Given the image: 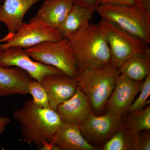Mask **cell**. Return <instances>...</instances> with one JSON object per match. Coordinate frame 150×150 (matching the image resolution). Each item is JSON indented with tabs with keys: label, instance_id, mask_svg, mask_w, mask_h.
<instances>
[{
	"label": "cell",
	"instance_id": "cell-5",
	"mask_svg": "<svg viewBox=\"0 0 150 150\" xmlns=\"http://www.w3.org/2000/svg\"><path fill=\"white\" fill-rule=\"evenodd\" d=\"M98 25L109 47L110 63L118 69L131 56L149 47L139 38L103 19Z\"/></svg>",
	"mask_w": 150,
	"mask_h": 150
},
{
	"label": "cell",
	"instance_id": "cell-4",
	"mask_svg": "<svg viewBox=\"0 0 150 150\" xmlns=\"http://www.w3.org/2000/svg\"><path fill=\"white\" fill-rule=\"evenodd\" d=\"M96 11L102 19L150 44V22L134 5L100 4Z\"/></svg>",
	"mask_w": 150,
	"mask_h": 150
},
{
	"label": "cell",
	"instance_id": "cell-11",
	"mask_svg": "<svg viewBox=\"0 0 150 150\" xmlns=\"http://www.w3.org/2000/svg\"><path fill=\"white\" fill-rule=\"evenodd\" d=\"M40 83L47 94L50 107L56 111L59 105L74 95L79 86L76 79L63 74L48 75Z\"/></svg>",
	"mask_w": 150,
	"mask_h": 150
},
{
	"label": "cell",
	"instance_id": "cell-16",
	"mask_svg": "<svg viewBox=\"0 0 150 150\" xmlns=\"http://www.w3.org/2000/svg\"><path fill=\"white\" fill-rule=\"evenodd\" d=\"M94 11L74 4L58 29L63 38L70 40L79 35L90 24Z\"/></svg>",
	"mask_w": 150,
	"mask_h": 150
},
{
	"label": "cell",
	"instance_id": "cell-24",
	"mask_svg": "<svg viewBox=\"0 0 150 150\" xmlns=\"http://www.w3.org/2000/svg\"><path fill=\"white\" fill-rule=\"evenodd\" d=\"M145 131L142 134L138 133V150H150V130Z\"/></svg>",
	"mask_w": 150,
	"mask_h": 150
},
{
	"label": "cell",
	"instance_id": "cell-7",
	"mask_svg": "<svg viewBox=\"0 0 150 150\" xmlns=\"http://www.w3.org/2000/svg\"><path fill=\"white\" fill-rule=\"evenodd\" d=\"M63 38L59 29L51 27L34 17L28 23H24L9 41L1 43L0 48L2 51L12 46L25 49L42 42L59 41Z\"/></svg>",
	"mask_w": 150,
	"mask_h": 150
},
{
	"label": "cell",
	"instance_id": "cell-22",
	"mask_svg": "<svg viewBox=\"0 0 150 150\" xmlns=\"http://www.w3.org/2000/svg\"><path fill=\"white\" fill-rule=\"evenodd\" d=\"M139 97L134 100L128 109V112L142 110L149 105L150 95V74L148 75L142 82V88Z\"/></svg>",
	"mask_w": 150,
	"mask_h": 150
},
{
	"label": "cell",
	"instance_id": "cell-15",
	"mask_svg": "<svg viewBox=\"0 0 150 150\" xmlns=\"http://www.w3.org/2000/svg\"><path fill=\"white\" fill-rule=\"evenodd\" d=\"M40 0H5L0 6V22L7 27L8 33L14 35L23 25L25 13Z\"/></svg>",
	"mask_w": 150,
	"mask_h": 150
},
{
	"label": "cell",
	"instance_id": "cell-13",
	"mask_svg": "<svg viewBox=\"0 0 150 150\" xmlns=\"http://www.w3.org/2000/svg\"><path fill=\"white\" fill-rule=\"evenodd\" d=\"M33 79L18 67H0V97L29 94L28 86Z\"/></svg>",
	"mask_w": 150,
	"mask_h": 150
},
{
	"label": "cell",
	"instance_id": "cell-8",
	"mask_svg": "<svg viewBox=\"0 0 150 150\" xmlns=\"http://www.w3.org/2000/svg\"><path fill=\"white\" fill-rule=\"evenodd\" d=\"M12 67L24 70L39 82L48 75L62 74L55 67L33 61L25 49L18 46L8 47L0 52V67Z\"/></svg>",
	"mask_w": 150,
	"mask_h": 150
},
{
	"label": "cell",
	"instance_id": "cell-3",
	"mask_svg": "<svg viewBox=\"0 0 150 150\" xmlns=\"http://www.w3.org/2000/svg\"><path fill=\"white\" fill-rule=\"evenodd\" d=\"M69 40L78 67L110 63L109 47L98 24L90 23L79 35Z\"/></svg>",
	"mask_w": 150,
	"mask_h": 150
},
{
	"label": "cell",
	"instance_id": "cell-21",
	"mask_svg": "<svg viewBox=\"0 0 150 150\" xmlns=\"http://www.w3.org/2000/svg\"><path fill=\"white\" fill-rule=\"evenodd\" d=\"M28 91L29 94L32 96L33 101L36 105L40 107L51 108L47 94L40 82L33 79L28 86Z\"/></svg>",
	"mask_w": 150,
	"mask_h": 150
},
{
	"label": "cell",
	"instance_id": "cell-27",
	"mask_svg": "<svg viewBox=\"0 0 150 150\" xmlns=\"http://www.w3.org/2000/svg\"><path fill=\"white\" fill-rule=\"evenodd\" d=\"M11 122V120L7 117H0V136L5 130L6 127Z\"/></svg>",
	"mask_w": 150,
	"mask_h": 150
},
{
	"label": "cell",
	"instance_id": "cell-12",
	"mask_svg": "<svg viewBox=\"0 0 150 150\" xmlns=\"http://www.w3.org/2000/svg\"><path fill=\"white\" fill-rule=\"evenodd\" d=\"M92 111L87 97L79 86L74 95L59 105L56 112L62 121L80 126Z\"/></svg>",
	"mask_w": 150,
	"mask_h": 150
},
{
	"label": "cell",
	"instance_id": "cell-26",
	"mask_svg": "<svg viewBox=\"0 0 150 150\" xmlns=\"http://www.w3.org/2000/svg\"><path fill=\"white\" fill-rule=\"evenodd\" d=\"M97 1L98 6L100 4L134 5L133 0H97Z\"/></svg>",
	"mask_w": 150,
	"mask_h": 150
},
{
	"label": "cell",
	"instance_id": "cell-29",
	"mask_svg": "<svg viewBox=\"0 0 150 150\" xmlns=\"http://www.w3.org/2000/svg\"><path fill=\"white\" fill-rule=\"evenodd\" d=\"M1 1V0H0V2Z\"/></svg>",
	"mask_w": 150,
	"mask_h": 150
},
{
	"label": "cell",
	"instance_id": "cell-2",
	"mask_svg": "<svg viewBox=\"0 0 150 150\" xmlns=\"http://www.w3.org/2000/svg\"><path fill=\"white\" fill-rule=\"evenodd\" d=\"M120 74L110 63L78 67L75 79L87 97L94 114L98 115L104 110Z\"/></svg>",
	"mask_w": 150,
	"mask_h": 150
},
{
	"label": "cell",
	"instance_id": "cell-23",
	"mask_svg": "<svg viewBox=\"0 0 150 150\" xmlns=\"http://www.w3.org/2000/svg\"><path fill=\"white\" fill-rule=\"evenodd\" d=\"M134 5L150 22V0H133Z\"/></svg>",
	"mask_w": 150,
	"mask_h": 150
},
{
	"label": "cell",
	"instance_id": "cell-19",
	"mask_svg": "<svg viewBox=\"0 0 150 150\" xmlns=\"http://www.w3.org/2000/svg\"><path fill=\"white\" fill-rule=\"evenodd\" d=\"M138 134L121 124L102 146L103 150H138Z\"/></svg>",
	"mask_w": 150,
	"mask_h": 150
},
{
	"label": "cell",
	"instance_id": "cell-20",
	"mask_svg": "<svg viewBox=\"0 0 150 150\" xmlns=\"http://www.w3.org/2000/svg\"><path fill=\"white\" fill-rule=\"evenodd\" d=\"M126 118L124 126L135 133L150 130V105L142 110L132 111Z\"/></svg>",
	"mask_w": 150,
	"mask_h": 150
},
{
	"label": "cell",
	"instance_id": "cell-1",
	"mask_svg": "<svg viewBox=\"0 0 150 150\" xmlns=\"http://www.w3.org/2000/svg\"><path fill=\"white\" fill-rule=\"evenodd\" d=\"M13 117L21 126L23 142L34 144L39 149L43 144L50 142L63 123L56 111L51 108L39 107L32 99L13 112Z\"/></svg>",
	"mask_w": 150,
	"mask_h": 150
},
{
	"label": "cell",
	"instance_id": "cell-10",
	"mask_svg": "<svg viewBox=\"0 0 150 150\" xmlns=\"http://www.w3.org/2000/svg\"><path fill=\"white\" fill-rule=\"evenodd\" d=\"M142 85V82L135 81L120 74L106 103L107 112L123 117L139 93Z\"/></svg>",
	"mask_w": 150,
	"mask_h": 150
},
{
	"label": "cell",
	"instance_id": "cell-14",
	"mask_svg": "<svg viewBox=\"0 0 150 150\" xmlns=\"http://www.w3.org/2000/svg\"><path fill=\"white\" fill-rule=\"evenodd\" d=\"M49 143L61 150H96L98 148L89 143L81 132L80 126L63 122Z\"/></svg>",
	"mask_w": 150,
	"mask_h": 150
},
{
	"label": "cell",
	"instance_id": "cell-9",
	"mask_svg": "<svg viewBox=\"0 0 150 150\" xmlns=\"http://www.w3.org/2000/svg\"><path fill=\"white\" fill-rule=\"evenodd\" d=\"M123 118L108 112L103 115H96L91 111L80 129L89 143L103 146L119 129Z\"/></svg>",
	"mask_w": 150,
	"mask_h": 150
},
{
	"label": "cell",
	"instance_id": "cell-17",
	"mask_svg": "<svg viewBox=\"0 0 150 150\" xmlns=\"http://www.w3.org/2000/svg\"><path fill=\"white\" fill-rule=\"evenodd\" d=\"M74 5L71 0H46L35 17L51 27L58 29Z\"/></svg>",
	"mask_w": 150,
	"mask_h": 150
},
{
	"label": "cell",
	"instance_id": "cell-6",
	"mask_svg": "<svg viewBox=\"0 0 150 150\" xmlns=\"http://www.w3.org/2000/svg\"><path fill=\"white\" fill-rule=\"evenodd\" d=\"M25 50L35 61L55 67L70 77H76L78 67L67 39L42 42Z\"/></svg>",
	"mask_w": 150,
	"mask_h": 150
},
{
	"label": "cell",
	"instance_id": "cell-25",
	"mask_svg": "<svg viewBox=\"0 0 150 150\" xmlns=\"http://www.w3.org/2000/svg\"><path fill=\"white\" fill-rule=\"evenodd\" d=\"M74 4L91 9L96 11L98 6L97 0H71Z\"/></svg>",
	"mask_w": 150,
	"mask_h": 150
},
{
	"label": "cell",
	"instance_id": "cell-28",
	"mask_svg": "<svg viewBox=\"0 0 150 150\" xmlns=\"http://www.w3.org/2000/svg\"><path fill=\"white\" fill-rule=\"evenodd\" d=\"M13 34H10V33H8V34L6 35L4 37L0 39V44H1V43H2V42L6 43V42L9 41L13 37ZM2 50H1V48H0V52Z\"/></svg>",
	"mask_w": 150,
	"mask_h": 150
},
{
	"label": "cell",
	"instance_id": "cell-18",
	"mask_svg": "<svg viewBox=\"0 0 150 150\" xmlns=\"http://www.w3.org/2000/svg\"><path fill=\"white\" fill-rule=\"evenodd\" d=\"M119 71L132 80L142 82L150 74L149 48L131 56L123 62Z\"/></svg>",
	"mask_w": 150,
	"mask_h": 150
}]
</instances>
